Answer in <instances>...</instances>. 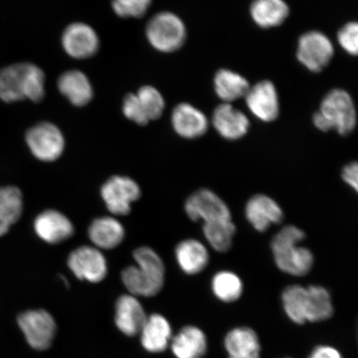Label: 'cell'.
<instances>
[{"label": "cell", "mask_w": 358, "mask_h": 358, "mask_svg": "<svg viewBox=\"0 0 358 358\" xmlns=\"http://www.w3.org/2000/svg\"><path fill=\"white\" fill-rule=\"evenodd\" d=\"M171 327L164 317L153 315L147 317L141 329L142 345L150 352H161L171 339Z\"/></svg>", "instance_id": "603a6c76"}, {"label": "cell", "mask_w": 358, "mask_h": 358, "mask_svg": "<svg viewBox=\"0 0 358 358\" xmlns=\"http://www.w3.org/2000/svg\"><path fill=\"white\" fill-rule=\"evenodd\" d=\"M213 124L218 134L229 141L243 138L250 128L248 116L228 103H223L215 109Z\"/></svg>", "instance_id": "9a60e30c"}, {"label": "cell", "mask_w": 358, "mask_h": 358, "mask_svg": "<svg viewBox=\"0 0 358 358\" xmlns=\"http://www.w3.org/2000/svg\"><path fill=\"white\" fill-rule=\"evenodd\" d=\"M26 142L36 158L44 162H53L59 159L66 145L64 134L50 122L38 123L29 129Z\"/></svg>", "instance_id": "8992f818"}, {"label": "cell", "mask_w": 358, "mask_h": 358, "mask_svg": "<svg viewBox=\"0 0 358 358\" xmlns=\"http://www.w3.org/2000/svg\"><path fill=\"white\" fill-rule=\"evenodd\" d=\"M338 40L344 50L356 56L358 52V25L356 22H348L338 34Z\"/></svg>", "instance_id": "e575fe53"}, {"label": "cell", "mask_w": 358, "mask_h": 358, "mask_svg": "<svg viewBox=\"0 0 358 358\" xmlns=\"http://www.w3.org/2000/svg\"><path fill=\"white\" fill-rule=\"evenodd\" d=\"M245 98L250 112L262 122H271L278 117V92L271 80H262L253 87H250Z\"/></svg>", "instance_id": "4fadbf2b"}, {"label": "cell", "mask_w": 358, "mask_h": 358, "mask_svg": "<svg viewBox=\"0 0 358 358\" xmlns=\"http://www.w3.org/2000/svg\"><path fill=\"white\" fill-rule=\"evenodd\" d=\"M45 80L44 71L30 62L8 66L0 71V99L40 102L45 96Z\"/></svg>", "instance_id": "7a4b0ae2"}, {"label": "cell", "mask_w": 358, "mask_h": 358, "mask_svg": "<svg viewBox=\"0 0 358 358\" xmlns=\"http://www.w3.org/2000/svg\"><path fill=\"white\" fill-rule=\"evenodd\" d=\"M69 267L79 280L98 283L106 278L108 266L99 249L83 245L73 250L69 257Z\"/></svg>", "instance_id": "8fae6325"}, {"label": "cell", "mask_w": 358, "mask_h": 358, "mask_svg": "<svg viewBox=\"0 0 358 358\" xmlns=\"http://www.w3.org/2000/svg\"><path fill=\"white\" fill-rule=\"evenodd\" d=\"M249 88L248 80L235 71L221 69L215 75V92L220 99L228 104L245 97Z\"/></svg>", "instance_id": "484cf974"}, {"label": "cell", "mask_w": 358, "mask_h": 358, "mask_svg": "<svg viewBox=\"0 0 358 358\" xmlns=\"http://www.w3.org/2000/svg\"><path fill=\"white\" fill-rule=\"evenodd\" d=\"M136 266H128L122 273L123 283L134 296L152 297L162 289L165 266L153 249L143 246L134 252Z\"/></svg>", "instance_id": "6da1fadb"}, {"label": "cell", "mask_w": 358, "mask_h": 358, "mask_svg": "<svg viewBox=\"0 0 358 358\" xmlns=\"http://www.w3.org/2000/svg\"><path fill=\"white\" fill-rule=\"evenodd\" d=\"M88 236L97 249L111 250L122 243L124 229L122 223L111 217L96 218L89 227Z\"/></svg>", "instance_id": "ffe728a7"}, {"label": "cell", "mask_w": 358, "mask_h": 358, "mask_svg": "<svg viewBox=\"0 0 358 358\" xmlns=\"http://www.w3.org/2000/svg\"><path fill=\"white\" fill-rule=\"evenodd\" d=\"M17 324L27 342L36 350H46L51 347L57 327L50 313L42 310L27 311L17 317Z\"/></svg>", "instance_id": "52a82bcc"}, {"label": "cell", "mask_w": 358, "mask_h": 358, "mask_svg": "<svg viewBox=\"0 0 358 358\" xmlns=\"http://www.w3.org/2000/svg\"><path fill=\"white\" fill-rule=\"evenodd\" d=\"M207 347L203 331L194 326L183 328L172 342V350L177 358H201L207 352Z\"/></svg>", "instance_id": "7402d4cb"}, {"label": "cell", "mask_w": 358, "mask_h": 358, "mask_svg": "<svg viewBox=\"0 0 358 358\" xmlns=\"http://www.w3.org/2000/svg\"><path fill=\"white\" fill-rule=\"evenodd\" d=\"M212 288L220 301L231 303L237 301L243 291V285L239 276L230 271H221L215 275Z\"/></svg>", "instance_id": "f546056e"}, {"label": "cell", "mask_w": 358, "mask_h": 358, "mask_svg": "<svg viewBox=\"0 0 358 358\" xmlns=\"http://www.w3.org/2000/svg\"><path fill=\"white\" fill-rule=\"evenodd\" d=\"M177 262L181 270L187 275H196L207 267L209 254L200 241L189 239L182 241L176 250Z\"/></svg>", "instance_id": "44dd1931"}, {"label": "cell", "mask_w": 358, "mask_h": 358, "mask_svg": "<svg viewBox=\"0 0 358 358\" xmlns=\"http://www.w3.org/2000/svg\"><path fill=\"white\" fill-rule=\"evenodd\" d=\"M225 348L229 358H259L261 352L257 335L249 328H237L228 333Z\"/></svg>", "instance_id": "cb8c5ba5"}, {"label": "cell", "mask_w": 358, "mask_h": 358, "mask_svg": "<svg viewBox=\"0 0 358 358\" xmlns=\"http://www.w3.org/2000/svg\"><path fill=\"white\" fill-rule=\"evenodd\" d=\"M62 45L67 55L75 59H86L99 50L100 38L91 26L77 22L66 27L62 33Z\"/></svg>", "instance_id": "7c38bea8"}, {"label": "cell", "mask_w": 358, "mask_h": 358, "mask_svg": "<svg viewBox=\"0 0 358 358\" xmlns=\"http://www.w3.org/2000/svg\"><path fill=\"white\" fill-rule=\"evenodd\" d=\"M342 177L349 186L352 187L356 192L358 190V165L353 162L346 165L343 168Z\"/></svg>", "instance_id": "d590c367"}, {"label": "cell", "mask_w": 358, "mask_h": 358, "mask_svg": "<svg viewBox=\"0 0 358 358\" xmlns=\"http://www.w3.org/2000/svg\"><path fill=\"white\" fill-rule=\"evenodd\" d=\"M313 124L321 131L334 129L342 136L352 132L357 124L355 102L342 89H334L324 98L320 110L313 115Z\"/></svg>", "instance_id": "277c9868"}, {"label": "cell", "mask_w": 358, "mask_h": 358, "mask_svg": "<svg viewBox=\"0 0 358 358\" xmlns=\"http://www.w3.org/2000/svg\"><path fill=\"white\" fill-rule=\"evenodd\" d=\"M334 55L333 43L319 31H311L299 40L297 57L313 73H320L329 65Z\"/></svg>", "instance_id": "ba28073f"}, {"label": "cell", "mask_w": 358, "mask_h": 358, "mask_svg": "<svg viewBox=\"0 0 358 358\" xmlns=\"http://www.w3.org/2000/svg\"><path fill=\"white\" fill-rule=\"evenodd\" d=\"M123 114L128 120L140 125L149 124L144 110H142L136 93H129L125 96L122 105Z\"/></svg>", "instance_id": "836d02e7"}, {"label": "cell", "mask_w": 358, "mask_h": 358, "mask_svg": "<svg viewBox=\"0 0 358 358\" xmlns=\"http://www.w3.org/2000/svg\"><path fill=\"white\" fill-rule=\"evenodd\" d=\"M147 316L142 304L132 294L122 295L115 304V324L125 335L141 334Z\"/></svg>", "instance_id": "e0dca14e"}, {"label": "cell", "mask_w": 358, "mask_h": 358, "mask_svg": "<svg viewBox=\"0 0 358 358\" xmlns=\"http://www.w3.org/2000/svg\"><path fill=\"white\" fill-rule=\"evenodd\" d=\"M245 216L255 229L265 231L273 224L283 220V211L280 205L270 196L256 195L246 204Z\"/></svg>", "instance_id": "ac0fdd59"}, {"label": "cell", "mask_w": 358, "mask_h": 358, "mask_svg": "<svg viewBox=\"0 0 358 358\" xmlns=\"http://www.w3.org/2000/svg\"><path fill=\"white\" fill-rule=\"evenodd\" d=\"M57 88L71 105L78 107L87 106L92 100L93 87L89 78L83 71H66L57 80Z\"/></svg>", "instance_id": "d6986e66"}, {"label": "cell", "mask_w": 358, "mask_h": 358, "mask_svg": "<svg viewBox=\"0 0 358 358\" xmlns=\"http://www.w3.org/2000/svg\"><path fill=\"white\" fill-rule=\"evenodd\" d=\"M308 358H343L335 348L329 346L317 347Z\"/></svg>", "instance_id": "8d00e7d4"}, {"label": "cell", "mask_w": 358, "mask_h": 358, "mask_svg": "<svg viewBox=\"0 0 358 358\" xmlns=\"http://www.w3.org/2000/svg\"><path fill=\"white\" fill-rule=\"evenodd\" d=\"M34 230L40 239L49 244L61 243L74 234L73 224L56 210L40 213L35 219Z\"/></svg>", "instance_id": "5bb4252c"}, {"label": "cell", "mask_w": 358, "mask_h": 358, "mask_svg": "<svg viewBox=\"0 0 358 358\" xmlns=\"http://www.w3.org/2000/svg\"><path fill=\"white\" fill-rule=\"evenodd\" d=\"M334 308L329 291L322 286L306 288V322H322L333 315Z\"/></svg>", "instance_id": "83f0119b"}, {"label": "cell", "mask_w": 358, "mask_h": 358, "mask_svg": "<svg viewBox=\"0 0 358 358\" xmlns=\"http://www.w3.org/2000/svg\"><path fill=\"white\" fill-rule=\"evenodd\" d=\"M203 234L214 250L226 252L231 248L236 227L231 220L204 223Z\"/></svg>", "instance_id": "f1b7e54d"}, {"label": "cell", "mask_w": 358, "mask_h": 358, "mask_svg": "<svg viewBox=\"0 0 358 358\" xmlns=\"http://www.w3.org/2000/svg\"><path fill=\"white\" fill-rule=\"evenodd\" d=\"M136 94L138 103L150 122L158 120L163 115L165 101L158 89L152 86H143Z\"/></svg>", "instance_id": "1f68e13d"}, {"label": "cell", "mask_w": 358, "mask_h": 358, "mask_svg": "<svg viewBox=\"0 0 358 358\" xmlns=\"http://www.w3.org/2000/svg\"><path fill=\"white\" fill-rule=\"evenodd\" d=\"M304 237L302 230L291 225L284 227L274 236L271 249L280 271L294 276H303L310 271L313 253L308 248L299 246Z\"/></svg>", "instance_id": "3957f363"}, {"label": "cell", "mask_w": 358, "mask_h": 358, "mask_svg": "<svg viewBox=\"0 0 358 358\" xmlns=\"http://www.w3.org/2000/svg\"><path fill=\"white\" fill-rule=\"evenodd\" d=\"M282 302L286 315L294 323H306V288L301 285H291L282 294Z\"/></svg>", "instance_id": "4dcf8cb0"}, {"label": "cell", "mask_w": 358, "mask_h": 358, "mask_svg": "<svg viewBox=\"0 0 358 358\" xmlns=\"http://www.w3.org/2000/svg\"><path fill=\"white\" fill-rule=\"evenodd\" d=\"M101 196L106 208L116 216H125L131 211V205L141 198L140 186L132 178L113 176L101 187Z\"/></svg>", "instance_id": "9c48e42d"}, {"label": "cell", "mask_w": 358, "mask_h": 358, "mask_svg": "<svg viewBox=\"0 0 358 358\" xmlns=\"http://www.w3.org/2000/svg\"><path fill=\"white\" fill-rule=\"evenodd\" d=\"M152 0H112L111 6L120 17H142L149 10Z\"/></svg>", "instance_id": "d6a6232c"}, {"label": "cell", "mask_w": 358, "mask_h": 358, "mask_svg": "<svg viewBox=\"0 0 358 358\" xmlns=\"http://www.w3.org/2000/svg\"><path fill=\"white\" fill-rule=\"evenodd\" d=\"M289 15V6L284 0H254L250 6L252 20L264 29L280 26Z\"/></svg>", "instance_id": "d4e9b609"}, {"label": "cell", "mask_w": 358, "mask_h": 358, "mask_svg": "<svg viewBox=\"0 0 358 358\" xmlns=\"http://www.w3.org/2000/svg\"><path fill=\"white\" fill-rule=\"evenodd\" d=\"M172 124L174 131L185 138H199L207 132V116L189 103H181L172 112Z\"/></svg>", "instance_id": "2e32d148"}, {"label": "cell", "mask_w": 358, "mask_h": 358, "mask_svg": "<svg viewBox=\"0 0 358 358\" xmlns=\"http://www.w3.org/2000/svg\"><path fill=\"white\" fill-rule=\"evenodd\" d=\"M24 203L21 191L16 187H0V236L6 235L19 220Z\"/></svg>", "instance_id": "4316f807"}, {"label": "cell", "mask_w": 358, "mask_h": 358, "mask_svg": "<svg viewBox=\"0 0 358 358\" xmlns=\"http://www.w3.org/2000/svg\"><path fill=\"white\" fill-rule=\"evenodd\" d=\"M185 210L192 221L204 223L231 220L229 208L214 192L201 189L186 201Z\"/></svg>", "instance_id": "30bf717a"}, {"label": "cell", "mask_w": 358, "mask_h": 358, "mask_svg": "<svg viewBox=\"0 0 358 358\" xmlns=\"http://www.w3.org/2000/svg\"><path fill=\"white\" fill-rule=\"evenodd\" d=\"M145 34L151 46L164 53L178 50L187 38L185 22L171 12L157 13L148 22Z\"/></svg>", "instance_id": "5b68a950"}]
</instances>
